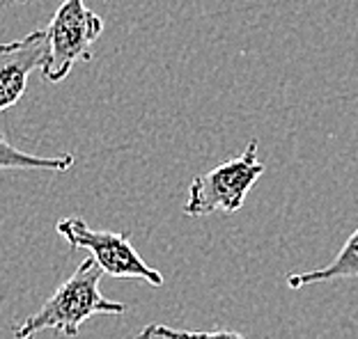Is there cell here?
Listing matches in <instances>:
<instances>
[{
	"mask_svg": "<svg viewBox=\"0 0 358 339\" xmlns=\"http://www.w3.org/2000/svg\"><path fill=\"white\" fill-rule=\"evenodd\" d=\"M101 278V269L87 257L85 262H80L74 276L64 280L42 308L30 314L21 326L14 328V337L32 339L42 330H53V333H60L64 337H76L80 326L90 317H96V314L120 317V314H124L127 305L108 301L99 292Z\"/></svg>",
	"mask_w": 358,
	"mask_h": 339,
	"instance_id": "obj_1",
	"label": "cell"
},
{
	"mask_svg": "<svg viewBox=\"0 0 358 339\" xmlns=\"http://www.w3.org/2000/svg\"><path fill=\"white\" fill-rule=\"evenodd\" d=\"M262 174L264 163L257 158V140H250L237 158L195 176L189 186L184 213L191 218L209 216L214 211L237 213L248 197V190Z\"/></svg>",
	"mask_w": 358,
	"mask_h": 339,
	"instance_id": "obj_2",
	"label": "cell"
},
{
	"mask_svg": "<svg viewBox=\"0 0 358 339\" xmlns=\"http://www.w3.org/2000/svg\"><path fill=\"white\" fill-rule=\"evenodd\" d=\"M103 19L85 5V0H60L46 28L48 58L42 76L48 83H60L76 62L92 60V44L101 37Z\"/></svg>",
	"mask_w": 358,
	"mask_h": 339,
	"instance_id": "obj_3",
	"label": "cell"
},
{
	"mask_svg": "<svg viewBox=\"0 0 358 339\" xmlns=\"http://www.w3.org/2000/svg\"><path fill=\"white\" fill-rule=\"evenodd\" d=\"M62 239H67L71 250H87L90 259L101 269L103 276L117 280H141L152 287L164 285V276L136 253L127 232L92 229L83 218H62L55 225Z\"/></svg>",
	"mask_w": 358,
	"mask_h": 339,
	"instance_id": "obj_4",
	"label": "cell"
},
{
	"mask_svg": "<svg viewBox=\"0 0 358 339\" xmlns=\"http://www.w3.org/2000/svg\"><path fill=\"white\" fill-rule=\"evenodd\" d=\"M48 58L46 30H32L16 42L0 44V115L26 92L28 76Z\"/></svg>",
	"mask_w": 358,
	"mask_h": 339,
	"instance_id": "obj_5",
	"label": "cell"
},
{
	"mask_svg": "<svg viewBox=\"0 0 358 339\" xmlns=\"http://www.w3.org/2000/svg\"><path fill=\"white\" fill-rule=\"evenodd\" d=\"M345 278H358V229L347 239V243L338 253V257L324 269L308 271V273H292L287 278L289 289H301L317 282H336Z\"/></svg>",
	"mask_w": 358,
	"mask_h": 339,
	"instance_id": "obj_6",
	"label": "cell"
},
{
	"mask_svg": "<svg viewBox=\"0 0 358 339\" xmlns=\"http://www.w3.org/2000/svg\"><path fill=\"white\" fill-rule=\"evenodd\" d=\"M74 165V154L60 156H35L16 149L0 133V170H42V172H67Z\"/></svg>",
	"mask_w": 358,
	"mask_h": 339,
	"instance_id": "obj_7",
	"label": "cell"
},
{
	"mask_svg": "<svg viewBox=\"0 0 358 339\" xmlns=\"http://www.w3.org/2000/svg\"><path fill=\"white\" fill-rule=\"evenodd\" d=\"M136 339H246L232 330H211V333H198V330H177L161 324L145 326Z\"/></svg>",
	"mask_w": 358,
	"mask_h": 339,
	"instance_id": "obj_8",
	"label": "cell"
},
{
	"mask_svg": "<svg viewBox=\"0 0 358 339\" xmlns=\"http://www.w3.org/2000/svg\"><path fill=\"white\" fill-rule=\"evenodd\" d=\"M10 3H30V0H0V7H5Z\"/></svg>",
	"mask_w": 358,
	"mask_h": 339,
	"instance_id": "obj_9",
	"label": "cell"
}]
</instances>
